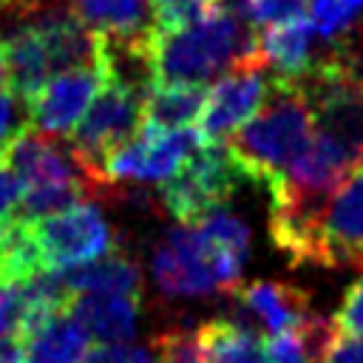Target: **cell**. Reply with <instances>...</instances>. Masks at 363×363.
Here are the masks:
<instances>
[{
  "instance_id": "obj_1",
  "label": "cell",
  "mask_w": 363,
  "mask_h": 363,
  "mask_svg": "<svg viewBox=\"0 0 363 363\" xmlns=\"http://www.w3.org/2000/svg\"><path fill=\"white\" fill-rule=\"evenodd\" d=\"M139 60L145 65L147 82L190 85H204L207 79L241 62H264L255 28L241 23L227 6L176 31H159L150 26L139 43Z\"/></svg>"
},
{
  "instance_id": "obj_2",
  "label": "cell",
  "mask_w": 363,
  "mask_h": 363,
  "mask_svg": "<svg viewBox=\"0 0 363 363\" xmlns=\"http://www.w3.org/2000/svg\"><path fill=\"white\" fill-rule=\"evenodd\" d=\"M267 96L269 102L224 142L241 176L264 187L306 150L318 130V113L303 79L272 77Z\"/></svg>"
},
{
  "instance_id": "obj_3",
  "label": "cell",
  "mask_w": 363,
  "mask_h": 363,
  "mask_svg": "<svg viewBox=\"0 0 363 363\" xmlns=\"http://www.w3.org/2000/svg\"><path fill=\"white\" fill-rule=\"evenodd\" d=\"M241 179L224 142H201L179 170L159 184V199L179 224H196L207 213L224 207Z\"/></svg>"
},
{
  "instance_id": "obj_4",
  "label": "cell",
  "mask_w": 363,
  "mask_h": 363,
  "mask_svg": "<svg viewBox=\"0 0 363 363\" xmlns=\"http://www.w3.org/2000/svg\"><path fill=\"white\" fill-rule=\"evenodd\" d=\"M31 235L40 252L43 272H65L96 261L119 247L111 224L91 201H77L65 210L34 218Z\"/></svg>"
},
{
  "instance_id": "obj_5",
  "label": "cell",
  "mask_w": 363,
  "mask_h": 363,
  "mask_svg": "<svg viewBox=\"0 0 363 363\" xmlns=\"http://www.w3.org/2000/svg\"><path fill=\"white\" fill-rule=\"evenodd\" d=\"M113 71V54L96 65H79L54 74L23 108L26 125L45 136H68L74 125L82 119L85 108L96 96L105 77Z\"/></svg>"
},
{
  "instance_id": "obj_6",
  "label": "cell",
  "mask_w": 363,
  "mask_h": 363,
  "mask_svg": "<svg viewBox=\"0 0 363 363\" xmlns=\"http://www.w3.org/2000/svg\"><path fill=\"white\" fill-rule=\"evenodd\" d=\"M201 145L196 128L182 130H136L133 139L113 147L102 164L99 173L105 184L119 187V182H164L179 170V164Z\"/></svg>"
},
{
  "instance_id": "obj_7",
  "label": "cell",
  "mask_w": 363,
  "mask_h": 363,
  "mask_svg": "<svg viewBox=\"0 0 363 363\" xmlns=\"http://www.w3.org/2000/svg\"><path fill=\"white\" fill-rule=\"evenodd\" d=\"M267 62H241L233 65L204 96V108L196 119V133L201 142H227L244 122H250L267 94L269 77L264 74Z\"/></svg>"
},
{
  "instance_id": "obj_8",
  "label": "cell",
  "mask_w": 363,
  "mask_h": 363,
  "mask_svg": "<svg viewBox=\"0 0 363 363\" xmlns=\"http://www.w3.org/2000/svg\"><path fill=\"white\" fill-rule=\"evenodd\" d=\"M153 281L159 292L170 301L221 292L213 255L193 224L173 227L162 235L153 250Z\"/></svg>"
},
{
  "instance_id": "obj_9",
  "label": "cell",
  "mask_w": 363,
  "mask_h": 363,
  "mask_svg": "<svg viewBox=\"0 0 363 363\" xmlns=\"http://www.w3.org/2000/svg\"><path fill=\"white\" fill-rule=\"evenodd\" d=\"M363 264V170L354 167L326 199L320 213V267Z\"/></svg>"
},
{
  "instance_id": "obj_10",
  "label": "cell",
  "mask_w": 363,
  "mask_h": 363,
  "mask_svg": "<svg viewBox=\"0 0 363 363\" xmlns=\"http://www.w3.org/2000/svg\"><path fill=\"white\" fill-rule=\"evenodd\" d=\"M233 298L247 315H252L269 335L295 329L312 318V298L295 284L284 281H250L233 289Z\"/></svg>"
},
{
  "instance_id": "obj_11",
  "label": "cell",
  "mask_w": 363,
  "mask_h": 363,
  "mask_svg": "<svg viewBox=\"0 0 363 363\" xmlns=\"http://www.w3.org/2000/svg\"><path fill=\"white\" fill-rule=\"evenodd\" d=\"M139 306L142 298L136 295L77 292L68 303V315H74L96 343H128L139 323Z\"/></svg>"
},
{
  "instance_id": "obj_12",
  "label": "cell",
  "mask_w": 363,
  "mask_h": 363,
  "mask_svg": "<svg viewBox=\"0 0 363 363\" xmlns=\"http://www.w3.org/2000/svg\"><path fill=\"white\" fill-rule=\"evenodd\" d=\"M193 227L199 230V235L204 238V244L213 255L218 289L233 295V289L241 284V269L250 258V230H247V224L238 216H233L230 210L218 207V210L207 213L204 218H199Z\"/></svg>"
},
{
  "instance_id": "obj_13",
  "label": "cell",
  "mask_w": 363,
  "mask_h": 363,
  "mask_svg": "<svg viewBox=\"0 0 363 363\" xmlns=\"http://www.w3.org/2000/svg\"><path fill=\"white\" fill-rule=\"evenodd\" d=\"M207 88L190 82H147L142 88L139 130H182L193 128L204 108Z\"/></svg>"
},
{
  "instance_id": "obj_14",
  "label": "cell",
  "mask_w": 363,
  "mask_h": 363,
  "mask_svg": "<svg viewBox=\"0 0 363 363\" xmlns=\"http://www.w3.org/2000/svg\"><path fill=\"white\" fill-rule=\"evenodd\" d=\"M68 6L79 23L105 34L113 48L139 45L153 26L147 23V0H71Z\"/></svg>"
},
{
  "instance_id": "obj_15",
  "label": "cell",
  "mask_w": 363,
  "mask_h": 363,
  "mask_svg": "<svg viewBox=\"0 0 363 363\" xmlns=\"http://www.w3.org/2000/svg\"><path fill=\"white\" fill-rule=\"evenodd\" d=\"M312 37H315V26L306 14L255 28V40L264 62L275 65L278 77H292V79H303L312 68Z\"/></svg>"
},
{
  "instance_id": "obj_16",
  "label": "cell",
  "mask_w": 363,
  "mask_h": 363,
  "mask_svg": "<svg viewBox=\"0 0 363 363\" xmlns=\"http://www.w3.org/2000/svg\"><path fill=\"white\" fill-rule=\"evenodd\" d=\"M60 275L74 295L77 292H116V295L142 298V269L133 261V255H128L122 247L82 267L65 269Z\"/></svg>"
},
{
  "instance_id": "obj_17",
  "label": "cell",
  "mask_w": 363,
  "mask_h": 363,
  "mask_svg": "<svg viewBox=\"0 0 363 363\" xmlns=\"http://www.w3.org/2000/svg\"><path fill=\"white\" fill-rule=\"evenodd\" d=\"M88 352L91 335L68 312L54 315L26 340V363H85Z\"/></svg>"
},
{
  "instance_id": "obj_18",
  "label": "cell",
  "mask_w": 363,
  "mask_h": 363,
  "mask_svg": "<svg viewBox=\"0 0 363 363\" xmlns=\"http://www.w3.org/2000/svg\"><path fill=\"white\" fill-rule=\"evenodd\" d=\"M210 363H264V343L244 323L213 318L196 329Z\"/></svg>"
},
{
  "instance_id": "obj_19",
  "label": "cell",
  "mask_w": 363,
  "mask_h": 363,
  "mask_svg": "<svg viewBox=\"0 0 363 363\" xmlns=\"http://www.w3.org/2000/svg\"><path fill=\"white\" fill-rule=\"evenodd\" d=\"M40 272L43 264L31 235V221L14 213L0 224V286L28 284Z\"/></svg>"
},
{
  "instance_id": "obj_20",
  "label": "cell",
  "mask_w": 363,
  "mask_h": 363,
  "mask_svg": "<svg viewBox=\"0 0 363 363\" xmlns=\"http://www.w3.org/2000/svg\"><path fill=\"white\" fill-rule=\"evenodd\" d=\"M329 329L332 320L312 315L295 329L269 335L264 340V363H315Z\"/></svg>"
},
{
  "instance_id": "obj_21",
  "label": "cell",
  "mask_w": 363,
  "mask_h": 363,
  "mask_svg": "<svg viewBox=\"0 0 363 363\" xmlns=\"http://www.w3.org/2000/svg\"><path fill=\"white\" fill-rule=\"evenodd\" d=\"M227 0H147L153 11V28L159 31H176V28L193 26L210 17Z\"/></svg>"
},
{
  "instance_id": "obj_22",
  "label": "cell",
  "mask_w": 363,
  "mask_h": 363,
  "mask_svg": "<svg viewBox=\"0 0 363 363\" xmlns=\"http://www.w3.org/2000/svg\"><path fill=\"white\" fill-rule=\"evenodd\" d=\"M309 6L312 0H235V9L230 11L250 28H261V26L281 23L289 17H303Z\"/></svg>"
},
{
  "instance_id": "obj_23",
  "label": "cell",
  "mask_w": 363,
  "mask_h": 363,
  "mask_svg": "<svg viewBox=\"0 0 363 363\" xmlns=\"http://www.w3.org/2000/svg\"><path fill=\"white\" fill-rule=\"evenodd\" d=\"M150 346L156 349L159 363H210L199 337H196V332H187L182 326L156 332Z\"/></svg>"
},
{
  "instance_id": "obj_24",
  "label": "cell",
  "mask_w": 363,
  "mask_h": 363,
  "mask_svg": "<svg viewBox=\"0 0 363 363\" xmlns=\"http://www.w3.org/2000/svg\"><path fill=\"white\" fill-rule=\"evenodd\" d=\"M26 318H28L26 284L0 286V337L26 340Z\"/></svg>"
},
{
  "instance_id": "obj_25",
  "label": "cell",
  "mask_w": 363,
  "mask_h": 363,
  "mask_svg": "<svg viewBox=\"0 0 363 363\" xmlns=\"http://www.w3.org/2000/svg\"><path fill=\"white\" fill-rule=\"evenodd\" d=\"M320 363H363V335H349L340 329H329L320 354Z\"/></svg>"
},
{
  "instance_id": "obj_26",
  "label": "cell",
  "mask_w": 363,
  "mask_h": 363,
  "mask_svg": "<svg viewBox=\"0 0 363 363\" xmlns=\"http://www.w3.org/2000/svg\"><path fill=\"white\" fill-rule=\"evenodd\" d=\"M332 326L340 332H349V335H363V269L354 278V284L346 289V295L332 318Z\"/></svg>"
},
{
  "instance_id": "obj_27",
  "label": "cell",
  "mask_w": 363,
  "mask_h": 363,
  "mask_svg": "<svg viewBox=\"0 0 363 363\" xmlns=\"http://www.w3.org/2000/svg\"><path fill=\"white\" fill-rule=\"evenodd\" d=\"M85 363H153L145 346L130 343H96L91 346Z\"/></svg>"
},
{
  "instance_id": "obj_28",
  "label": "cell",
  "mask_w": 363,
  "mask_h": 363,
  "mask_svg": "<svg viewBox=\"0 0 363 363\" xmlns=\"http://www.w3.org/2000/svg\"><path fill=\"white\" fill-rule=\"evenodd\" d=\"M20 182L11 170L0 167V224L9 221L20 207Z\"/></svg>"
},
{
  "instance_id": "obj_29",
  "label": "cell",
  "mask_w": 363,
  "mask_h": 363,
  "mask_svg": "<svg viewBox=\"0 0 363 363\" xmlns=\"http://www.w3.org/2000/svg\"><path fill=\"white\" fill-rule=\"evenodd\" d=\"M23 125H17V99L9 88H0V145H6Z\"/></svg>"
},
{
  "instance_id": "obj_30",
  "label": "cell",
  "mask_w": 363,
  "mask_h": 363,
  "mask_svg": "<svg viewBox=\"0 0 363 363\" xmlns=\"http://www.w3.org/2000/svg\"><path fill=\"white\" fill-rule=\"evenodd\" d=\"M60 0H0V11L6 14H40L43 9L57 6Z\"/></svg>"
},
{
  "instance_id": "obj_31",
  "label": "cell",
  "mask_w": 363,
  "mask_h": 363,
  "mask_svg": "<svg viewBox=\"0 0 363 363\" xmlns=\"http://www.w3.org/2000/svg\"><path fill=\"white\" fill-rule=\"evenodd\" d=\"M0 363H26V340L0 337Z\"/></svg>"
},
{
  "instance_id": "obj_32",
  "label": "cell",
  "mask_w": 363,
  "mask_h": 363,
  "mask_svg": "<svg viewBox=\"0 0 363 363\" xmlns=\"http://www.w3.org/2000/svg\"><path fill=\"white\" fill-rule=\"evenodd\" d=\"M343 54H346V60H349V65H352V74L357 77V82H360V88H363V57H360V54H352V51H346V48H343Z\"/></svg>"
},
{
  "instance_id": "obj_33",
  "label": "cell",
  "mask_w": 363,
  "mask_h": 363,
  "mask_svg": "<svg viewBox=\"0 0 363 363\" xmlns=\"http://www.w3.org/2000/svg\"><path fill=\"white\" fill-rule=\"evenodd\" d=\"M0 88H6V43L0 37Z\"/></svg>"
},
{
  "instance_id": "obj_34",
  "label": "cell",
  "mask_w": 363,
  "mask_h": 363,
  "mask_svg": "<svg viewBox=\"0 0 363 363\" xmlns=\"http://www.w3.org/2000/svg\"><path fill=\"white\" fill-rule=\"evenodd\" d=\"M340 3H343V6H349L354 14H360V11H363V0H340Z\"/></svg>"
},
{
  "instance_id": "obj_35",
  "label": "cell",
  "mask_w": 363,
  "mask_h": 363,
  "mask_svg": "<svg viewBox=\"0 0 363 363\" xmlns=\"http://www.w3.org/2000/svg\"><path fill=\"white\" fill-rule=\"evenodd\" d=\"M6 147H9V142L0 145V167H6Z\"/></svg>"
},
{
  "instance_id": "obj_36",
  "label": "cell",
  "mask_w": 363,
  "mask_h": 363,
  "mask_svg": "<svg viewBox=\"0 0 363 363\" xmlns=\"http://www.w3.org/2000/svg\"><path fill=\"white\" fill-rule=\"evenodd\" d=\"M357 167H360V170H363V153H360V162H357Z\"/></svg>"
},
{
  "instance_id": "obj_37",
  "label": "cell",
  "mask_w": 363,
  "mask_h": 363,
  "mask_svg": "<svg viewBox=\"0 0 363 363\" xmlns=\"http://www.w3.org/2000/svg\"><path fill=\"white\" fill-rule=\"evenodd\" d=\"M65 3H71V0H65Z\"/></svg>"
}]
</instances>
